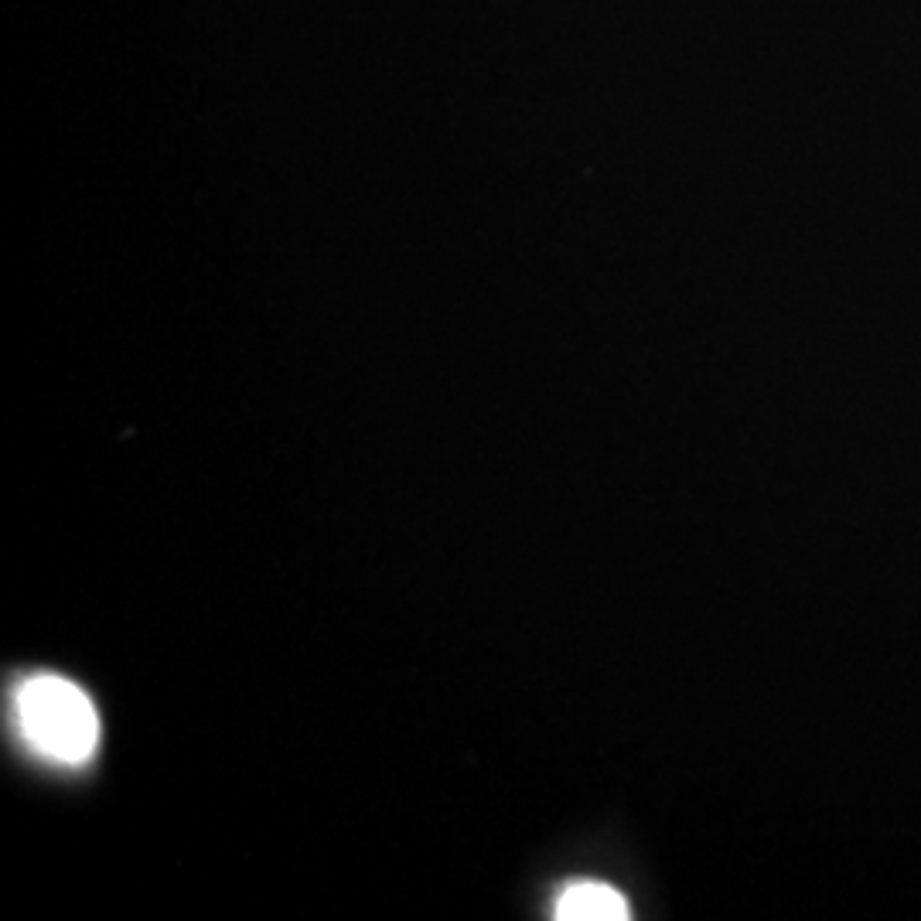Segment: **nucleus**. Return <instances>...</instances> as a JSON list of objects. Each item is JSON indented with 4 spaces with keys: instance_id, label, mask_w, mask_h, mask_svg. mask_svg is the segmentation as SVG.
Listing matches in <instances>:
<instances>
[{
    "instance_id": "nucleus-1",
    "label": "nucleus",
    "mask_w": 921,
    "mask_h": 921,
    "mask_svg": "<svg viewBox=\"0 0 921 921\" xmlns=\"http://www.w3.org/2000/svg\"><path fill=\"white\" fill-rule=\"evenodd\" d=\"M14 724L31 751L52 765H86L99 748L96 707L62 676H31L14 690Z\"/></svg>"
},
{
    "instance_id": "nucleus-2",
    "label": "nucleus",
    "mask_w": 921,
    "mask_h": 921,
    "mask_svg": "<svg viewBox=\"0 0 921 921\" xmlns=\"http://www.w3.org/2000/svg\"><path fill=\"white\" fill-rule=\"evenodd\" d=\"M560 921H625L628 901L614 887L597 881H577L557 898Z\"/></svg>"
}]
</instances>
